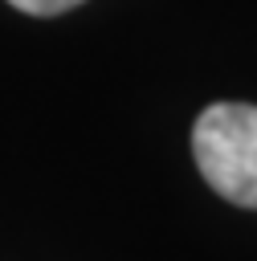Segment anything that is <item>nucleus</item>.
I'll list each match as a JSON object with an SVG mask.
<instances>
[{
  "mask_svg": "<svg viewBox=\"0 0 257 261\" xmlns=\"http://www.w3.org/2000/svg\"><path fill=\"white\" fill-rule=\"evenodd\" d=\"M8 4L20 8V12H29V16H57V12L78 8L82 0H8Z\"/></svg>",
  "mask_w": 257,
  "mask_h": 261,
  "instance_id": "f03ea898",
  "label": "nucleus"
},
{
  "mask_svg": "<svg viewBox=\"0 0 257 261\" xmlns=\"http://www.w3.org/2000/svg\"><path fill=\"white\" fill-rule=\"evenodd\" d=\"M192 155L216 196L257 212V106L212 102L192 126Z\"/></svg>",
  "mask_w": 257,
  "mask_h": 261,
  "instance_id": "f257e3e1",
  "label": "nucleus"
}]
</instances>
